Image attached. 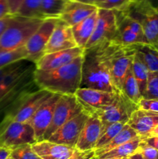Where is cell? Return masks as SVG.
I'll return each instance as SVG.
<instances>
[{
  "instance_id": "1",
  "label": "cell",
  "mask_w": 158,
  "mask_h": 159,
  "mask_svg": "<svg viewBox=\"0 0 158 159\" xmlns=\"http://www.w3.org/2000/svg\"><path fill=\"white\" fill-rule=\"evenodd\" d=\"M116 43L107 42L85 49L80 88L116 93L110 75V58Z\"/></svg>"
},
{
  "instance_id": "2",
  "label": "cell",
  "mask_w": 158,
  "mask_h": 159,
  "mask_svg": "<svg viewBox=\"0 0 158 159\" xmlns=\"http://www.w3.org/2000/svg\"><path fill=\"white\" fill-rule=\"evenodd\" d=\"M83 55L74 59L68 65L50 71L35 69L33 79L40 89L54 94L74 95L80 88Z\"/></svg>"
},
{
  "instance_id": "3",
  "label": "cell",
  "mask_w": 158,
  "mask_h": 159,
  "mask_svg": "<svg viewBox=\"0 0 158 159\" xmlns=\"http://www.w3.org/2000/svg\"><path fill=\"white\" fill-rule=\"evenodd\" d=\"M43 20L14 16L0 37V53L12 51L26 46L29 39Z\"/></svg>"
},
{
  "instance_id": "4",
  "label": "cell",
  "mask_w": 158,
  "mask_h": 159,
  "mask_svg": "<svg viewBox=\"0 0 158 159\" xmlns=\"http://www.w3.org/2000/svg\"><path fill=\"white\" fill-rule=\"evenodd\" d=\"M119 10L139 23L148 44L156 43L158 40V12L143 0H132Z\"/></svg>"
},
{
  "instance_id": "5",
  "label": "cell",
  "mask_w": 158,
  "mask_h": 159,
  "mask_svg": "<svg viewBox=\"0 0 158 159\" xmlns=\"http://www.w3.org/2000/svg\"><path fill=\"white\" fill-rule=\"evenodd\" d=\"M54 93L46 90L37 89L23 96L7 113L0 124L9 122L27 123L39 107Z\"/></svg>"
},
{
  "instance_id": "6",
  "label": "cell",
  "mask_w": 158,
  "mask_h": 159,
  "mask_svg": "<svg viewBox=\"0 0 158 159\" xmlns=\"http://www.w3.org/2000/svg\"><path fill=\"white\" fill-rule=\"evenodd\" d=\"M37 142L35 133L28 123L9 122L0 124V147L11 151L24 144Z\"/></svg>"
},
{
  "instance_id": "7",
  "label": "cell",
  "mask_w": 158,
  "mask_h": 159,
  "mask_svg": "<svg viewBox=\"0 0 158 159\" xmlns=\"http://www.w3.org/2000/svg\"><path fill=\"white\" fill-rule=\"evenodd\" d=\"M135 54L133 45L122 46L116 43L110 58V75L116 93L121 94L122 83L131 68Z\"/></svg>"
},
{
  "instance_id": "8",
  "label": "cell",
  "mask_w": 158,
  "mask_h": 159,
  "mask_svg": "<svg viewBox=\"0 0 158 159\" xmlns=\"http://www.w3.org/2000/svg\"><path fill=\"white\" fill-rule=\"evenodd\" d=\"M136 110H138L137 105L130 102L122 94L116 93V99L111 105L97 110L93 113L97 115L100 119L102 132L112 124H127L131 114Z\"/></svg>"
},
{
  "instance_id": "9",
  "label": "cell",
  "mask_w": 158,
  "mask_h": 159,
  "mask_svg": "<svg viewBox=\"0 0 158 159\" xmlns=\"http://www.w3.org/2000/svg\"><path fill=\"white\" fill-rule=\"evenodd\" d=\"M35 69V64L27 60L20 61L0 68V102Z\"/></svg>"
},
{
  "instance_id": "10",
  "label": "cell",
  "mask_w": 158,
  "mask_h": 159,
  "mask_svg": "<svg viewBox=\"0 0 158 159\" xmlns=\"http://www.w3.org/2000/svg\"><path fill=\"white\" fill-rule=\"evenodd\" d=\"M83 110V107L74 95L60 96L54 109L51 124L46 130L43 140L49 139L57 129L60 128L68 120L81 113Z\"/></svg>"
},
{
  "instance_id": "11",
  "label": "cell",
  "mask_w": 158,
  "mask_h": 159,
  "mask_svg": "<svg viewBox=\"0 0 158 159\" xmlns=\"http://www.w3.org/2000/svg\"><path fill=\"white\" fill-rule=\"evenodd\" d=\"M117 33L112 42L122 46H131L139 43H148L142 27L136 20L120 10H115Z\"/></svg>"
},
{
  "instance_id": "12",
  "label": "cell",
  "mask_w": 158,
  "mask_h": 159,
  "mask_svg": "<svg viewBox=\"0 0 158 159\" xmlns=\"http://www.w3.org/2000/svg\"><path fill=\"white\" fill-rule=\"evenodd\" d=\"M117 33L116 17L113 10L98 9V17L94 30L85 49L101 43L112 42Z\"/></svg>"
},
{
  "instance_id": "13",
  "label": "cell",
  "mask_w": 158,
  "mask_h": 159,
  "mask_svg": "<svg viewBox=\"0 0 158 159\" xmlns=\"http://www.w3.org/2000/svg\"><path fill=\"white\" fill-rule=\"evenodd\" d=\"M58 19H46L26 43V48L28 54L27 61L35 64L42 56L44 55L46 44L55 28Z\"/></svg>"
},
{
  "instance_id": "14",
  "label": "cell",
  "mask_w": 158,
  "mask_h": 159,
  "mask_svg": "<svg viewBox=\"0 0 158 159\" xmlns=\"http://www.w3.org/2000/svg\"><path fill=\"white\" fill-rule=\"evenodd\" d=\"M89 115L84 110L57 129L47 141L75 148L79 136Z\"/></svg>"
},
{
  "instance_id": "15",
  "label": "cell",
  "mask_w": 158,
  "mask_h": 159,
  "mask_svg": "<svg viewBox=\"0 0 158 159\" xmlns=\"http://www.w3.org/2000/svg\"><path fill=\"white\" fill-rule=\"evenodd\" d=\"M74 96L84 110L89 114L111 105L116 98V93L88 88H79Z\"/></svg>"
},
{
  "instance_id": "16",
  "label": "cell",
  "mask_w": 158,
  "mask_h": 159,
  "mask_svg": "<svg viewBox=\"0 0 158 159\" xmlns=\"http://www.w3.org/2000/svg\"><path fill=\"white\" fill-rule=\"evenodd\" d=\"M60 97V95L53 94L39 107L32 117L28 120L27 123L33 129L37 141L43 140L46 130L51 124L54 109Z\"/></svg>"
},
{
  "instance_id": "17",
  "label": "cell",
  "mask_w": 158,
  "mask_h": 159,
  "mask_svg": "<svg viewBox=\"0 0 158 159\" xmlns=\"http://www.w3.org/2000/svg\"><path fill=\"white\" fill-rule=\"evenodd\" d=\"M85 49L81 48H71L44 54L35 63L36 69L39 71H50L68 65L74 59L83 55Z\"/></svg>"
},
{
  "instance_id": "18",
  "label": "cell",
  "mask_w": 158,
  "mask_h": 159,
  "mask_svg": "<svg viewBox=\"0 0 158 159\" xmlns=\"http://www.w3.org/2000/svg\"><path fill=\"white\" fill-rule=\"evenodd\" d=\"M77 47V43L73 35L71 27L58 19L55 28L45 48L44 54L71 49Z\"/></svg>"
},
{
  "instance_id": "19",
  "label": "cell",
  "mask_w": 158,
  "mask_h": 159,
  "mask_svg": "<svg viewBox=\"0 0 158 159\" xmlns=\"http://www.w3.org/2000/svg\"><path fill=\"white\" fill-rule=\"evenodd\" d=\"M102 133V123L96 114H90L81 130L75 149L80 152L92 151Z\"/></svg>"
},
{
  "instance_id": "20",
  "label": "cell",
  "mask_w": 158,
  "mask_h": 159,
  "mask_svg": "<svg viewBox=\"0 0 158 159\" xmlns=\"http://www.w3.org/2000/svg\"><path fill=\"white\" fill-rule=\"evenodd\" d=\"M127 124L143 139L158 124V113L138 109L132 113Z\"/></svg>"
},
{
  "instance_id": "21",
  "label": "cell",
  "mask_w": 158,
  "mask_h": 159,
  "mask_svg": "<svg viewBox=\"0 0 158 159\" xmlns=\"http://www.w3.org/2000/svg\"><path fill=\"white\" fill-rule=\"evenodd\" d=\"M32 148L41 159H68L76 150L74 148L47 140L34 143L32 144Z\"/></svg>"
},
{
  "instance_id": "22",
  "label": "cell",
  "mask_w": 158,
  "mask_h": 159,
  "mask_svg": "<svg viewBox=\"0 0 158 159\" xmlns=\"http://www.w3.org/2000/svg\"><path fill=\"white\" fill-rule=\"evenodd\" d=\"M96 10H98V8L93 5L85 4L78 2L68 0L59 19L72 27L89 16Z\"/></svg>"
},
{
  "instance_id": "23",
  "label": "cell",
  "mask_w": 158,
  "mask_h": 159,
  "mask_svg": "<svg viewBox=\"0 0 158 159\" xmlns=\"http://www.w3.org/2000/svg\"><path fill=\"white\" fill-rule=\"evenodd\" d=\"M98 17V10L85 18L80 23L71 27L77 47L85 49L88 40L91 38L95 27Z\"/></svg>"
},
{
  "instance_id": "24",
  "label": "cell",
  "mask_w": 158,
  "mask_h": 159,
  "mask_svg": "<svg viewBox=\"0 0 158 159\" xmlns=\"http://www.w3.org/2000/svg\"><path fill=\"white\" fill-rule=\"evenodd\" d=\"M136 54L142 60L149 71L158 74V51L148 43L133 44Z\"/></svg>"
},
{
  "instance_id": "25",
  "label": "cell",
  "mask_w": 158,
  "mask_h": 159,
  "mask_svg": "<svg viewBox=\"0 0 158 159\" xmlns=\"http://www.w3.org/2000/svg\"><path fill=\"white\" fill-rule=\"evenodd\" d=\"M138 136H139V135L137 134V133H136L133 128H131L127 124H125V126L123 127L122 130H121V131L119 132V133L118 134L116 135V136L108 144H106V145L104 146V147L101 148L94 150V155H95V157L107 153V152H108L109 151L112 150V149L122 145L124 143L131 141L133 138H136V137Z\"/></svg>"
},
{
  "instance_id": "26",
  "label": "cell",
  "mask_w": 158,
  "mask_h": 159,
  "mask_svg": "<svg viewBox=\"0 0 158 159\" xmlns=\"http://www.w3.org/2000/svg\"><path fill=\"white\" fill-rule=\"evenodd\" d=\"M141 138L139 136L133 138L128 142L124 143L122 145L109 151L107 153L96 157L97 159H105L109 158H129L136 153L140 144Z\"/></svg>"
},
{
  "instance_id": "27",
  "label": "cell",
  "mask_w": 158,
  "mask_h": 159,
  "mask_svg": "<svg viewBox=\"0 0 158 159\" xmlns=\"http://www.w3.org/2000/svg\"><path fill=\"white\" fill-rule=\"evenodd\" d=\"M132 71H133V74L137 82L139 92L143 97L147 89L150 71L145 64L136 54L133 57V64H132Z\"/></svg>"
},
{
  "instance_id": "28",
  "label": "cell",
  "mask_w": 158,
  "mask_h": 159,
  "mask_svg": "<svg viewBox=\"0 0 158 159\" xmlns=\"http://www.w3.org/2000/svg\"><path fill=\"white\" fill-rule=\"evenodd\" d=\"M121 94L125 96L130 102L137 106L140 99L143 98L140 94V92H139L137 82H136L134 75L133 74L132 67L129 72L127 73L125 79H124Z\"/></svg>"
},
{
  "instance_id": "29",
  "label": "cell",
  "mask_w": 158,
  "mask_h": 159,
  "mask_svg": "<svg viewBox=\"0 0 158 159\" xmlns=\"http://www.w3.org/2000/svg\"><path fill=\"white\" fill-rule=\"evenodd\" d=\"M68 0H42L40 13L43 20L59 19Z\"/></svg>"
},
{
  "instance_id": "30",
  "label": "cell",
  "mask_w": 158,
  "mask_h": 159,
  "mask_svg": "<svg viewBox=\"0 0 158 159\" xmlns=\"http://www.w3.org/2000/svg\"><path fill=\"white\" fill-rule=\"evenodd\" d=\"M42 0H24L15 16L31 19L43 20L40 13Z\"/></svg>"
},
{
  "instance_id": "31",
  "label": "cell",
  "mask_w": 158,
  "mask_h": 159,
  "mask_svg": "<svg viewBox=\"0 0 158 159\" xmlns=\"http://www.w3.org/2000/svg\"><path fill=\"white\" fill-rule=\"evenodd\" d=\"M124 123H116L108 126L101 133L100 137L96 143L95 148L94 150L101 148L106 144H108L121 130H122L123 127L125 126Z\"/></svg>"
},
{
  "instance_id": "32",
  "label": "cell",
  "mask_w": 158,
  "mask_h": 159,
  "mask_svg": "<svg viewBox=\"0 0 158 159\" xmlns=\"http://www.w3.org/2000/svg\"><path fill=\"white\" fill-rule=\"evenodd\" d=\"M28 54L25 47L8 52L0 53V68L20 61L27 60Z\"/></svg>"
},
{
  "instance_id": "33",
  "label": "cell",
  "mask_w": 158,
  "mask_h": 159,
  "mask_svg": "<svg viewBox=\"0 0 158 159\" xmlns=\"http://www.w3.org/2000/svg\"><path fill=\"white\" fill-rule=\"evenodd\" d=\"M10 157L12 159H41L32 148V144H24L12 150Z\"/></svg>"
},
{
  "instance_id": "34",
  "label": "cell",
  "mask_w": 158,
  "mask_h": 159,
  "mask_svg": "<svg viewBox=\"0 0 158 159\" xmlns=\"http://www.w3.org/2000/svg\"><path fill=\"white\" fill-rule=\"evenodd\" d=\"M143 98L158 100V74L150 72L147 89Z\"/></svg>"
},
{
  "instance_id": "35",
  "label": "cell",
  "mask_w": 158,
  "mask_h": 159,
  "mask_svg": "<svg viewBox=\"0 0 158 159\" xmlns=\"http://www.w3.org/2000/svg\"><path fill=\"white\" fill-rule=\"evenodd\" d=\"M132 0H98L94 6L98 9L108 10H119L129 3Z\"/></svg>"
},
{
  "instance_id": "36",
  "label": "cell",
  "mask_w": 158,
  "mask_h": 159,
  "mask_svg": "<svg viewBox=\"0 0 158 159\" xmlns=\"http://www.w3.org/2000/svg\"><path fill=\"white\" fill-rule=\"evenodd\" d=\"M137 152L142 155L143 159H158V151L142 141L139 144Z\"/></svg>"
},
{
  "instance_id": "37",
  "label": "cell",
  "mask_w": 158,
  "mask_h": 159,
  "mask_svg": "<svg viewBox=\"0 0 158 159\" xmlns=\"http://www.w3.org/2000/svg\"><path fill=\"white\" fill-rule=\"evenodd\" d=\"M138 109L158 113V100L142 98L138 103Z\"/></svg>"
},
{
  "instance_id": "38",
  "label": "cell",
  "mask_w": 158,
  "mask_h": 159,
  "mask_svg": "<svg viewBox=\"0 0 158 159\" xmlns=\"http://www.w3.org/2000/svg\"><path fill=\"white\" fill-rule=\"evenodd\" d=\"M68 159H97L94 155V150L80 152L75 150L72 155Z\"/></svg>"
},
{
  "instance_id": "39",
  "label": "cell",
  "mask_w": 158,
  "mask_h": 159,
  "mask_svg": "<svg viewBox=\"0 0 158 159\" xmlns=\"http://www.w3.org/2000/svg\"><path fill=\"white\" fill-rule=\"evenodd\" d=\"M11 15L15 16L24 0H7Z\"/></svg>"
},
{
  "instance_id": "40",
  "label": "cell",
  "mask_w": 158,
  "mask_h": 159,
  "mask_svg": "<svg viewBox=\"0 0 158 159\" xmlns=\"http://www.w3.org/2000/svg\"><path fill=\"white\" fill-rule=\"evenodd\" d=\"M11 15L7 0H0V20Z\"/></svg>"
},
{
  "instance_id": "41",
  "label": "cell",
  "mask_w": 158,
  "mask_h": 159,
  "mask_svg": "<svg viewBox=\"0 0 158 159\" xmlns=\"http://www.w3.org/2000/svg\"><path fill=\"white\" fill-rule=\"evenodd\" d=\"M13 16V15H9L5 17V18H2L0 20V37H2L3 33L5 32L6 28L8 27V26H9V23H10V22L12 21Z\"/></svg>"
},
{
  "instance_id": "42",
  "label": "cell",
  "mask_w": 158,
  "mask_h": 159,
  "mask_svg": "<svg viewBox=\"0 0 158 159\" xmlns=\"http://www.w3.org/2000/svg\"><path fill=\"white\" fill-rule=\"evenodd\" d=\"M142 141L158 151V136L143 138V139H142Z\"/></svg>"
},
{
  "instance_id": "43",
  "label": "cell",
  "mask_w": 158,
  "mask_h": 159,
  "mask_svg": "<svg viewBox=\"0 0 158 159\" xmlns=\"http://www.w3.org/2000/svg\"><path fill=\"white\" fill-rule=\"evenodd\" d=\"M12 151L6 148L0 147V159H7L10 156Z\"/></svg>"
},
{
  "instance_id": "44",
  "label": "cell",
  "mask_w": 158,
  "mask_h": 159,
  "mask_svg": "<svg viewBox=\"0 0 158 159\" xmlns=\"http://www.w3.org/2000/svg\"><path fill=\"white\" fill-rule=\"evenodd\" d=\"M150 6H151L155 11L158 12V0H143Z\"/></svg>"
},
{
  "instance_id": "45",
  "label": "cell",
  "mask_w": 158,
  "mask_h": 159,
  "mask_svg": "<svg viewBox=\"0 0 158 159\" xmlns=\"http://www.w3.org/2000/svg\"><path fill=\"white\" fill-rule=\"evenodd\" d=\"M71 1H75V2H78L85 3V4L93 5V6H94L95 3L97 2L98 0H71Z\"/></svg>"
},
{
  "instance_id": "46",
  "label": "cell",
  "mask_w": 158,
  "mask_h": 159,
  "mask_svg": "<svg viewBox=\"0 0 158 159\" xmlns=\"http://www.w3.org/2000/svg\"><path fill=\"white\" fill-rule=\"evenodd\" d=\"M158 136V124L153 129L151 132L150 133V134L147 137V138H149V137H156Z\"/></svg>"
},
{
  "instance_id": "47",
  "label": "cell",
  "mask_w": 158,
  "mask_h": 159,
  "mask_svg": "<svg viewBox=\"0 0 158 159\" xmlns=\"http://www.w3.org/2000/svg\"><path fill=\"white\" fill-rule=\"evenodd\" d=\"M128 159H143V158L142 155H141L139 152H136V153H135L134 155L129 157Z\"/></svg>"
},
{
  "instance_id": "48",
  "label": "cell",
  "mask_w": 158,
  "mask_h": 159,
  "mask_svg": "<svg viewBox=\"0 0 158 159\" xmlns=\"http://www.w3.org/2000/svg\"><path fill=\"white\" fill-rule=\"evenodd\" d=\"M152 46H153V48H156V49L157 50V51H158V40H156V43H155L154 44H153V45H152Z\"/></svg>"
},
{
  "instance_id": "49",
  "label": "cell",
  "mask_w": 158,
  "mask_h": 159,
  "mask_svg": "<svg viewBox=\"0 0 158 159\" xmlns=\"http://www.w3.org/2000/svg\"><path fill=\"white\" fill-rule=\"evenodd\" d=\"M105 159H128V158H105Z\"/></svg>"
},
{
  "instance_id": "50",
  "label": "cell",
  "mask_w": 158,
  "mask_h": 159,
  "mask_svg": "<svg viewBox=\"0 0 158 159\" xmlns=\"http://www.w3.org/2000/svg\"><path fill=\"white\" fill-rule=\"evenodd\" d=\"M7 159H12V158H11V157H10V156H9V158H8Z\"/></svg>"
}]
</instances>
